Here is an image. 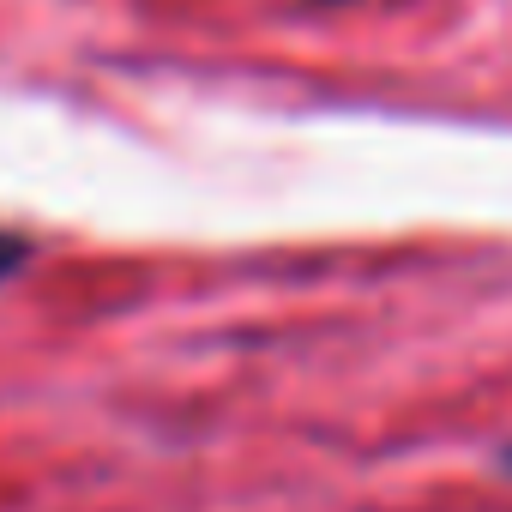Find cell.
I'll list each match as a JSON object with an SVG mask.
<instances>
[{"label": "cell", "instance_id": "6da1fadb", "mask_svg": "<svg viewBox=\"0 0 512 512\" xmlns=\"http://www.w3.org/2000/svg\"><path fill=\"white\" fill-rule=\"evenodd\" d=\"M31 260V241L19 235V229H0V284L7 278H19V266Z\"/></svg>", "mask_w": 512, "mask_h": 512}, {"label": "cell", "instance_id": "7a4b0ae2", "mask_svg": "<svg viewBox=\"0 0 512 512\" xmlns=\"http://www.w3.org/2000/svg\"><path fill=\"white\" fill-rule=\"evenodd\" d=\"M500 470H506V476H512V446H506V458H500Z\"/></svg>", "mask_w": 512, "mask_h": 512}]
</instances>
